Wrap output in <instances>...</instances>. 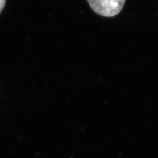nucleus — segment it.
Instances as JSON below:
<instances>
[{"label": "nucleus", "mask_w": 158, "mask_h": 158, "mask_svg": "<svg viewBox=\"0 0 158 158\" xmlns=\"http://www.w3.org/2000/svg\"><path fill=\"white\" fill-rule=\"evenodd\" d=\"M91 8L103 17H114L121 12L125 0H88Z\"/></svg>", "instance_id": "obj_1"}, {"label": "nucleus", "mask_w": 158, "mask_h": 158, "mask_svg": "<svg viewBox=\"0 0 158 158\" xmlns=\"http://www.w3.org/2000/svg\"><path fill=\"white\" fill-rule=\"evenodd\" d=\"M5 5H6V0H0V13L4 8Z\"/></svg>", "instance_id": "obj_2"}]
</instances>
